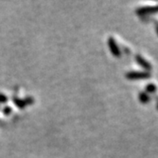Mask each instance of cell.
<instances>
[{
    "instance_id": "6da1fadb",
    "label": "cell",
    "mask_w": 158,
    "mask_h": 158,
    "mask_svg": "<svg viewBox=\"0 0 158 158\" xmlns=\"http://www.w3.org/2000/svg\"><path fill=\"white\" fill-rule=\"evenodd\" d=\"M151 77L149 71H130L126 74V78L130 80H140V79H148Z\"/></svg>"
},
{
    "instance_id": "7a4b0ae2",
    "label": "cell",
    "mask_w": 158,
    "mask_h": 158,
    "mask_svg": "<svg viewBox=\"0 0 158 158\" xmlns=\"http://www.w3.org/2000/svg\"><path fill=\"white\" fill-rule=\"evenodd\" d=\"M108 47H109V50L111 52V53L114 56V57H120L121 55V52H120V49L118 45L117 41L114 40V37H109L108 38Z\"/></svg>"
},
{
    "instance_id": "3957f363",
    "label": "cell",
    "mask_w": 158,
    "mask_h": 158,
    "mask_svg": "<svg viewBox=\"0 0 158 158\" xmlns=\"http://www.w3.org/2000/svg\"><path fill=\"white\" fill-rule=\"evenodd\" d=\"M136 14H138L139 16H144L147 14L151 13H156L158 12V5L157 6H146V7H141L135 11Z\"/></svg>"
},
{
    "instance_id": "277c9868",
    "label": "cell",
    "mask_w": 158,
    "mask_h": 158,
    "mask_svg": "<svg viewBox=\"0 0 158 158\" xmlns=\"http://www.w3.org/2000/svg\"><path fill=\"white\" fill-rule=\"evenodd\" d=\"M135 62L141 67L145 70V71H149L152 70V65L144 58V57H142L140 54H136L135 57Z\"/></svg>"
},
{
    "instance_id": "5b68a950",
    "label": "cell",
    "mask_w": 158,
    "mask_h": 158,
    "mask_svg": "<svg viewBox=\"0 0 158 158\" xmlns=\"http://www.w3.org/2000/svg\"><path fill=\"white\" fill-rule=\"evenodd\" d=\"M138 99H139V101L142 104H148L151 101L150 95L147 93H145V92H140L138 93Z\"/></svg>"
},
{
    "instance_id": "8992f818",
    "label": "cell",
    "mask_w": 158,
    "mask_h": 158,
    "mask_svg": "<svg viewBox=\"0 0 158 158\" xmlns=\"http://www.w3.org/2000/svg\"><path fill=\"white\" fill-rule=\"evenodd\" d=\"M157 91V87L154 84H148L146 87H145V93H147L148 94L150 93H155Z\"/></svg>"
},
{
    "instance_id": "52a82bcc",
    "label": "cell",
    "mask_w": 158,
    "mask_h": 158,
    "mask_svg": "<svg viewBox=\"0 0 158 158\" xmlns=\"http://www.w3.org/2000/svg\"><path fill=\"white\" fill-rule=\"evenodd\" d=\"M6 101H7V96L3 93H0V102L5 103Z\"/></svg>"
},
{
    "instance_id": "ba28073f",
    "label": "cell",
    "mask_w": 158,
    "mask_h": 158,
    "mask_svg": "<svg viewBox=\"0 0 158 158\" xmlns=\"http://www.w3.org/2000/svg\"><path fill=\"white\" fill-rule=\"evenodd\" d=\"M154 27H155V31H156V34H158V21H155V23H154Z\"/></svg>"
},
{
    "instance_id": "9c48e42d",
    "label": "cell",
    "mask_w": 158,
    "mask_h": 158,
    "mask_svg": "<svg viewBox=\"0 0 158 158\" xmlns=\"http://www.w3.org/2000/svg\"><path fill=\"white\" fill-rule=\"evenodd\" d=\"M4 111H5V113H6V114H8V112L10 113V112L11 111V110H10V108H6V109L4 110Z\"/></svg>"
},
{
    "instance_id": "30bf717a",
    "label": "cell",
    "mask_w": 158,
    "mask_h": 158,
    "mask_svg": "<svg viewBox=\"0 0 158 158\" xmlns=\"http://www.w3.org/2000/svg\"><path fill=\"white\" fill-rule=\"evenodd\" d=\"M156 109L158 110V97H156Z\"/></svg>"
}]
</instances>
